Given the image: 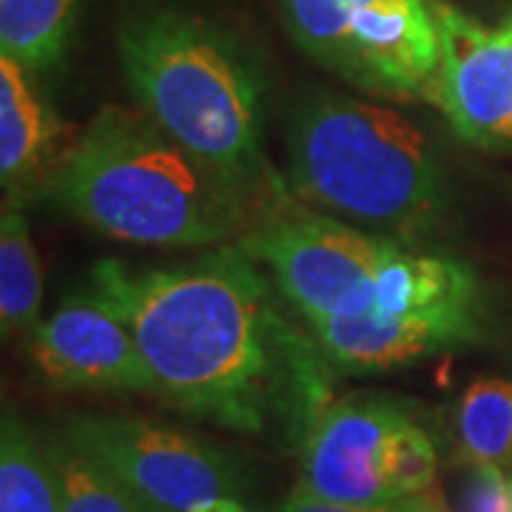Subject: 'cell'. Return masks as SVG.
Masks as SVG:
<instances>
[{
	"instance_id": "cell-1",
	"label": "cell",
	"mask_w": 512,
	"mask_h": 512,
	"mask_svg": "<svg viewBox=\"0 0 512 512\" xmlns=\"http://www.w3.org/2000/svg\"><path fill=\"white\" fill-rule=\"evenodd\" d=\"M89 288L131 328L154 396L185 416L237 433L279 421L305 441L333 404L328 353L285 319L276 282L242 245L171 268L100 259Z\"/></svg>"
},
{
	"instance_id": "cell-2",
	"label": "cell",
	"mask_w": 512,
	"mask_h": 512,
	"mask_svg": "<svg viewBox=\"0 0 512 512\" xmlns=\"http://www.w3.org/2000/svg\"><path fill=\"white\" fill-rule=\"evenodd\" d=\"M43 194L94 234L126 245L211 248L251 231V194L146 111L126 106L94 114Z\"/></svg>"
},
{
	"instance_id": "cell-3",
	"label": "cell",
	"mask_w": 512,
	"mask_h": 512,
	"mask_svg": "<svg viewBox=\"0 0 512 512\" xmlns=\"http://www.w3.org/2000/svg\"><path fill=\"white\" fill-rule=\"evenodd\" d=\"M117 43L137 109L251 197L262 191L265 80L237 37L194 15L146 12Z\"/></svg>"
},
{
	"instance_id": "cell-4",
	"label": "cell",
	"mask_w": 512,
	"mask_h": 512,
	"mask_svg": "<svg viewBox=\"0 0 512 512\" xmlns=\"http://www.w3.org/2000/svg\"><path fill=\"white\" fill-rule=\"evenodd\" d=\"M288 180L299 200L399 237L424 234L444 208V165L427 131L342 94H316L293 114Z\"/></svg>"
},
{
	"instance_id": "cell-5",
	"label": "cell",
	"mask_w": 512,
	"mask_h": 512,
	"mask_svg": "<svg viewBox=\"0 0 512 512\" xmlns=\"http://www.w3.org/2000/svg\"><path fill=\"white\" fill-rule=\"evenodd\" d=\"M302 52L387 100H433L441 32L433 0H282Z\"/></svg>"
},
{
	"instance_id": "cell-6",
	"label": "cell",
	"mask_w": 512,
	"mask_h": 512,
	"mask_svg": "<svg viewBox=\"0 0 512 512\" xmlns=\"http://www.w3.org/2000/svg\"><path fill=\"white\" fill-rule=\"evenodd\" d=\"M305 322L356 316L376 302V276L399 242L308 211L279 214L239 239Z\"/></svg>"
},
{
	"instance_id": "cell-7",
	"label": "cell",
	"mask_w": 512,
	"mask_h": 512,
	"mask_svg": "<svg viewBox=\"0 0 512 512\" xmlns=\"http://www.w3.org/2000/svg\"><path fill=\"white\" fill-rule=\"evenodd\" d=\"M63 430L163 512H191L237 493V470L217 447L131 416H72Z\"/></svg>"
},
{
	"instance_id": "cell-8",
	"label": "cell",
	"mask_w": 512,
	"mask_h": 512,
	"mask_svg": "<svg viewBox=\"0 0 512 512\" xmlns=\"http://www.w3.org/2000/svg\"><path fill=\"white\" fill-rule=\"evenodd\" d=\"M37 379L57 390H140L154 379L123 316L92 288L69 293L26 336Z\"/></svg>"
},
{
	"instance_id": "cell-9",
	"label": "cell",
	"mask_w": 512,
	"mask_h": 512,
	"mask_svg": "<svg viewBox=\"0 0 512 512\" xmlns=\"http://www.w3.org/2000/svg\"><path fill=\"white\" fill-rule=\"evenodd\" d=\"M441 32V72L433 106L461 140L512 151V35L490 32L456 6L433 0Z\"/></svg>"
},
{
	"instance_id": "cell-10",
	"label": "cell",
	"mask_w": 512,
	"mask_h": 512,
	"mask_svg": "<svg viewBox=\"0 0 512 512\" xmlns=\"http://www.w3.org/2000/svg\"><path fill=\"white\" fill-rule=\"evenodd\" d=\"M410 419L413 407L384 393H356L333 402L302 441L299 487L348 507H390L393 495L382 473L384 444Z\"/></svg>"
},
{
	"instance_id": "cell-11",
	"label": "cell",
	"mask_w": 512,
	"mask_h": 512,
	"mask_svg": "<svg viewBox=\"0 0 512 512\" xmlns=\"http://www.w3.org/2000/svg\"><path fill=\"white\" fill-rule=\"evenodd\" d=\"M311 333L333 367L350 373H382L478 339L481 302L439 305L399 316L379 311L333 316L313 322Z\"/></svg>"
},
{
	"instance_id": "cell-12",
	"label": "cell",
	"mask_w": 512,
	"mask_h": 512,
	"mask_svg": "<svg viewBox=\"0 0 512 512\" xmlns=\"http://www.w3.org/2000/svg\"><path fill=\"white\" fill-rule=\"evenodd\" d=\"M18 60L0 57V183L6 197L46 188L66 157V126Z\"/></svg>"
},
{
	"instance_id": "cell-13",
	"label": "cell",
	"mask_w": 512,
	"mask_h": 512,
	"mask_svg": "<svg viewBox=\"0 0 512 512\" xmlns=\"http://www.w3.org/2000/svg\"><path fill=\"white\" fill-rule=\"evenodd\" d=\"M63 512H163L60 427L43 439Z\"/></svg>"
},
{
	"instance_id": "cell-14",
	"label": "cell",
	"mask_w": 512,
	"mask_h": 512,
	"mask_svg": "<svg viewBox=\"0 0 512 512\" xmlns=\"http://www.w3.org/2000/svg\"><path fill=\"white\" fill-rule=\"evenodd\" d=\"M43 271L18 197H6L0 217V328L3 339L29 336L40 322Z\"/></svg>"
},
{
	"instance_id": "cell-15",
	"label": "cell",
	"mask_w": 512,
	"mask_h": 512,
	"mask_svg": "<svg viewBox=\"0 0 512 512\" xmlns=\"http://www.w3.org/2000/svg\"><path fill=\"white\" fill-rule=\"evenodd\" d=\"M0 512H63L43 439L9 407L0 427Z\"/></svg>"
},
{
	"instance_id": "cell-16",
	"label": "cell",
	"mask_w": 512,
	"mask_h": 512,
	"mask_svg": "<svg viewBox=\"0 0 512 512\" xmlns=\"http://www.w3.org/2000/svg\"><path fill=\"white\" fill-rule=\"evenodd\" d=\"M77 0H0V49L29 72L63 57L72 37Z\"/></svg>"
},
{
	"instance_id": "cell-17",
	"label": "cell",
	"mask_w": 512,
	"mask_h": 512,
	"mask_svg": "<svg viewBox=\"0 0 512 512\" xmlns=\"http://www.w3.org/2000/svg\"><path fill=\"white\" fill-rule=\"evenodd\" d=\"M458 450L470 464L512 467V382L478 379L456 407Z\"/></svg>"
},
{
	"instance_id": "cell-18",
	"label": "cell",
	"mask_w": 512,
	"mask_h": 512,
	"mask_svg": "<svg viewBox=\"0 0 512 512\" xmlns=\"http://www.w3.org/2000/svg\"><path fill=\"white\" fill-rule=\"evenodd\" d=\"M382 473L384 484L393 495V504L402 498H416L436 490L439 453L430 433L421 424L410 419L393 430V436L384 444Z\"/></svg>"
},
{
	"instance_id": "cell-19",
	"label": "cell",
	"mask_w": 512,
	"mask_h": 512,
	"mask_svg": "<svg viewBox=\"0 0 512 512\" xmlns=\"http://www.w3.org/2000/svg\"><path fill=\"white\" fill-rule=\"evenodd\" d=\"M453 512H512V478L493 464H464L456 481Z\"/></svg>"
},
{
	"instance_id": "cell-20",
	"label": "cell",
	"mask_w": 512,
	"mask_h": 512,
	"mask_svg": "<svg viewBox=\"0 0 512 512\" xmlns=\"http://www.w3.org/2000/svg\"><path fill=\"white\" fill-rule=\"evenodd\" d=\"M271 512H393L390 507H379V510H365V507H348V504H336V501H325L316 495L305 493L302 487H296L285 501H279Z\"/></svg>"
},
{
	"instance_id": "cell-21",
	"label": "cell",
	"mask_w": 512,
	"mask_h": 512,
	"mask_svg": "<svg viewBox=\"0 0 512 512\" xmlns=\"http://www.w3.org/2000/svg\"><path fill=\"white\" fill-rule=\"evenodd\" d=\"M191 512H251L239 498L234 495H220V498H211V501H205L200 507H194Z\"/></svg>"
},
{
	"instance_id": "cell-22",
	"label": "cell",
	"mask_w": 512,
	"mask_h": 512,
	"mask_svg": "<svg viewBox=\"0 0 512 512\" xmlns=\"http://www.w3.org/2000/svg\"><path fill=\"white\" fill-rule=\"evenodd\" d=\"M504 32H510V35H512V23H510V26H507V29H504Z\"/></svg>"
}]
</instances>
